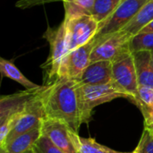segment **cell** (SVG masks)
Instances as JSON below:
<instances>
[{
  "instance_id": "obj_1",
  "label": "cell",
  "mask_w": 153,
  "mask_h": 153,
  "mask_svg": "<svg viewBox=\"0 0 153 153\" xmlns=\"http://www.w3.org/2000/svg\"><path fill=\"white\" fill-rule=\"evenodd\" d=\"M44 86L41 99L46 118L61 121L74 133L79 134L82 126L78 97L79 82L63 78Z\"/></svg>"
},
{
  "instance_id": "obj_2",
  "label": "cell",
  "mask_w": 153,
  "mask_h": 153,
  "mask_svg": "<svg viewBox=\"0 0 153 153\" xmlns=\"http://www.w3.org/2000/svg\"><path fill=\"white\" fill-rule=\"evenodd\" d=\"M79 108L82 124L91 120L93 109L116 99H129V95L113 80L102 84H80L78 87Z\"/></svg>"
},
{
  "instance_id": "obj_3",
  "label": "cell",
  "mask_w": 153,
  "mask_h": 153,
  "mask_svg": "<svg viewBox=\"0 0 153 153\" xmlns=\"http://www.w3.org/2000/svg\"><path fill=\"white\" fill-rule=\"evenodd\" d=\"M43 38L48 42L50 49L48 57L41 65V68L44 71V85H50L59 80L62 65L69 53L64 21L56 29L48 27L43 34Z\"/></svg>"
},
{
  "instance_id": "obj_4",
  "label": "cell",
  "mask_w": 153,
  "mask_h": 153,
  "mask_svg": "<svg viewBox=\"0 0 153 153\" xmlns=\"http://www.w3.org/2000/svg\"><path fill=\"white\" fill-rule=\"evenodd\" d=\"M43 89L25 90L11 95L2 96L0 99V144L17 124L28 102Z\"/></svg>"
},
{
  "instance_id": "obj_5",
  "label": "cell",
  "mask_w": 153,
  "mask_h": 153,
  "mask_svg": "<svg viewBox=\"0 0 153 153\" xmlns=\"http://www.w3.org/2000/svg\"><path fill=\"white\" fill-rule=\"evenodd\" d=\"M64 22L68 52L92 41L100 29V22L87 13L65 17Z\"/></svg>"
},
{
  "instance_id": "obj_6",
  "label": "cell",
  "mask_w": 153,
  "mask_h": 153,
  "mask_svg": "<svg viewBox=\"0 0 153 153\" xmlns=\"http://www.w3.org/2000/svg\"><path fill=\"white\" fill-rule=\"evenodd\" d=\"M149 0H124L105 22L100 23V29L94 40H99L120 31L134 19L139 10Z\"/></svg>"
},
{
  "instance_id": "obj_7",
  "label": "cell",
  "mask_w": 153,
  "mask_h": 153,
  "mask_svg": "<svg viewBox=\"0 0 153 153\" xmlns=\"http://www.w3.org/2000/svg\"><path fill=\"white\" fill-rule=\"evenodd\" d=\"M44 87L45 86L43 85V89L40 91V92L38 93L36 96H34L28 102L17 124L14 126V127L6 136L4 143L0 144V149H3L15 137L24 133H27L34 128L40 127L42 126V123L46 118L43 102L41 99V93L44 90Z\"/></svg>"
},
{
  "instance_id": "obj_8",
  "label": "cell",
  "mask_w": 153,
  "mask_h": 153,
  "mask_svg": "<svg viewBox=\"0 0 153 153\" xmlns=\"http://www.w3.org/2000/svg\"><path fill=\"white\" fill-rule=\"evenodd\" d=\"M133 36L124 30L117 31L95 41L91 55V62L100 60L115 61L124 54L131 52L130 41Z\"/></svg>"
},
{
  "instance_id": "obj_9",
  "label": "cell",
  "mask_w": 153,
  "mask_h": 153,
  "mask_svg": "<svg viewBox=\"0 0 153 153\" xmlns=\"http://www.w3.org/2000/svg\"><path fill=\"white\" fill-rule=\"evenodd\" d=\"M41 133L64 153H80L79 134L74 133L65 123L45 118L41 126Z\"/></svg>"
},
{
  "instance_id": "obj_10",
  "label": "cell",
  "mask_w": 153,
  "mask_h": 153,
  "mask_svg": "<svg viewBox=\"0 0 153 153\" xmlns=\"http://www.w3.org/2000/svg\"><path fill=\"white\" fill-rule=\"evenodd\" d=\"M112 72L114 81L129 95L130 100L136 94L139 87L133 53L127 52L113 61Z\"/></svg>"
},
{
  "instance_id": "obj_11",
  "label": "cell",
  "mask_w": 153,
  "mask_h": 153,
  "mask_svg": "<svg viewBox=\"0 0 153 153\" xmlns=\"http://www.w3.org/2000/svg\"><path fill=\"white\" fill-rule=\"evenodd\" d=\"M94 46L93 39L90 43L69 52L62 65L59 79L69 78L79 82L83 72L91 63V55Z\"/></svg>"
},
{
  "instance_id": "obj_12",
  "label": "cell",
  "mask_w": 153,
  "mask_h": 153,
  "mask_svg": "<svg viewBox=\"0 0 153 153\" xmlns=\"http://www.w3.org/2000/svg\"><path fill=\"white\" fill-rule=\"evenodd\" d=\"M56 1L63 2L65 7V17H71L82 13L91 14L95 2V0H20L16 3V6L20 8H28Z\"/></svg>"
},
{
  "instance_id": "obj_13",
  "label": "cell",
  "mask_w": 153,
  "mask_h": 153,
  "mask_svg": "<svg viewBox=\"0 0 153 153\" xmlns=\"http://www.w3.org/2000/svg\"><path fill=\"white\" fill-rule=\"evenodd\" d=\"M112 62L100 60L92 62L83 72L79 83L80 84H102L112 82Z\"/></svg>"
},
{
  "instance_id": "obj_14",
  "label": "cell",
  "mask_w": 153,
  "mask_h": 153,
  "mask_svg": "<svg viewBox=\"0 0 153 153\" xmlns=\"http://www.w3.org/2000/svg\"><path fill=\"white\" fill-rule=\"evenodd\" d=\"M42 135L41 126L34 128L27 133H24L15 137L12 142L6 144L0 153H24L33 148L35 143Z\"/></svg>"
},
{
  "instance_id": "obj_15",
  "label": "cell",
  "mask_w": 153,
  "mask_h": 153,
  "mask_svg": "<svg viewBox=\"0 0 153 153\" xmlns=\"http://www.w3.org/2000/svg\"><path fill=\"white\" fill-rule=\"evenodd\" d=\"M133 55L139 85L153 88V63L151 52L139 51L133 53Z\"/></svg>"
},
{
  "instance_id": "obj_16",
  "label": "cell",
  "mask_w": 153,
  "mask_h": 153,
  "mask_svg": "<svg viewBox=\"0 0 153 153\" xmlns=\"http://www.w3.org/2000/svg\"><path fill=\"white\" fill-rule=\"evenodd\" d=\"M153 21V0H149L137 13L134 19L126 25L121 30H124L134 36L138 34L144 27Z\"/></svg>"
},
{
  "instance_id": "obj_17",
  "label": "cell",
  "mask_w": 153,
  "mask_h": 153,
  "mask_svg": "<svg viewBox=\"0 0 153 153\" xmlns=\"http://www.w3.org/2000/svg\"><path fill=\"white\" fill-rule=\"evenodd\" d=\"M0 72L4 77H7L20 83L26 90H34L41 86L30 81L12 61L4 59L3 57L0 58Z\"/></svg>"
},
{
  "instance_id": "obj_18",
  "label": "cell",
  "mask_w": 153,
  "mask_h": 153,
  "mask_svg": "<svg viewBox=\"0 0 153 153\" xmlns=\"http://www.w3.org/2000/svg\"><path fill=\"white\" fill-rule=\"evenodd\" d=\"M124 0H95L91 14L100 22H105Z\"/></svg>"
},
{
  "instance_id": "obj_19",
  "label": "cell",
  "mask_w": 153,
  "mask_h": 153,
  "mask_svg": "<svg viewBox=\"0 0 153 153\" xmlns=\"http://www.w3.org/2000/svg\"><path fill=\"white\" fill-rule=\"evenodd\" d=\"M129 100H131L141 110L143 115L147 113L153 109V88L139 85L136 94Z\"/></svg>"
},
{
  "instance_id": "obj_20",
  "label": "cell",
  "mask_w": 153,
  "mask_h": 153,
  "mask_svg": "<svg viewBox=\"0 0 153 153\" xmlns=\"http://www.w3.org/2000/svg\"><path fill=\"white\" fill-rule=\"evenodd\" d=\"M130 50L132 53L153 52V32H140L133 36L130 41Z\"/></svg>"
},
{
  "instance_id": "obj_21",
  "label": "cell",
  "mask_w": 153,
  "mask_h": 153,
  "mask_svg": "<svg viewBox=\"0 0 153 153\" xmlns=\"http://www.w3.org/2000/svg\"><path fill=\"white\" fill-rule=\"evenodd\" d=\"M79 142L80 153H132L115 151L111 148L99 143L93 138H84L80 136Z\"/></svg>"
},
{
  "instance_id": "obj_22",
  "label": "cell",
  "mask_w": 153,
  "mask_h": 153,
  "mask_svg": "<svg viewBox=\"0 0 153 153\" xmlns=\"http://www.w3.org/2000/svg\"><path fill=\"white\" fill-rule=\"evenodd\" d=\"M35 153H64L47 136L41 135L32 148Z\"/></svg>"
},
{
  "instance_id": "obj_23",
  "label": "cell",
  "mask_w": 153,
  "mask_h": 153,
  "mask_svg": "<svg viewBox=\"0 0 153 153\" xmlns=\"http://www.w3.org/2000/svg\"><path fill=\"white\" fill-rule=\"evenodd\" d=\"M132 153H153V135L143 129L138 145Z\"/></svg>"
},
{
  "instance_id": "obj_24",
  "label": "cell",
  "mask_w": 153,
  "mask_h": 153,
  "mask_svg": "<svg viewBox=\"0 0 153 153\" xmlns=\"http://www.w3.org/2000/svg\"><path fill=\"white\" fill-rule=\"evenodd\" d=\"M144 118V129L153 135V109L143 115Z\"/></svg>"
},
{
  "instance_id": "obj_25",
  "label": "cell",
  "mask_w": 153,
  "mask_h": 153,
  "mask_svg": "<svg viewBox=\"0 0 153 153\" xmlns=\"http://www.w3.org/2000/svg\"><path fill=\"white\" fill-rule=\"evenodd\" d=\"M140 32H153V21L151 23H149L146 27H144Z\"/></svg>"
},
{
  "instance_id": "obj_26",
  "label": "cell",
  "mask_w": 153,
  "mask_h": 153,
  "mask_svg": "<svg viewBox=\"0 0 153 153\" xmlns=\"http://www.w3.org/2000/svg\"><path fill=\"white\" fill-rule=\"evenodd\" d=\"M24 153H35L34 152H33V150L31 149V150H30V151H28V152H26Z\"/></svg>"
},
{
  "instance_id": "obj_27",
  "label": "cell",
  "mask_w": 153,
  "mask_h": 153,
  "mask_svg": "<svg viewBox=\"0 0 153 153\" xmlns=\"http://www.w3.org/2000/svg\"><path fill=\"white\" fill-rule=\"evenodd\" d=\"M151 54H152V63H153V52H151Z\"/></svg>"
}]
</instances>
